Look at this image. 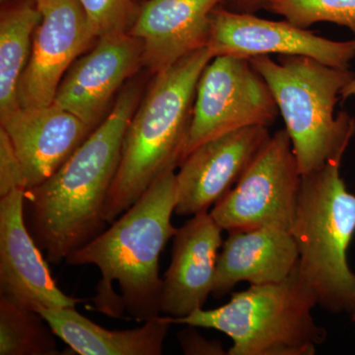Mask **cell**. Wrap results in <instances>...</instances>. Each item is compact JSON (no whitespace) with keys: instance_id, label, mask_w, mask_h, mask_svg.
Instances as JSON below:
<instances>
[{"instance_id":"3957f363","label":"cell","mask_w":355,"mask_h":355,"mask_svg":"<svg viewBox=\"0 0 355 355\" xmlns=\"http://www.w3.org/2000/svg\"><path fill=\"white\" fill-rule=\"evenodd\" d=\"M214 55L207 48L156 74L128 123L105 218L112 223L161 175L184 160L198 79Z\"/></svg>"},{"instance_id":"ac0fdd59","label":"cell","mask_w":355,"mask_h":355,"mask_svg":"<svg viewBox=\"0 0 355 355\" xmlns=\"http://www.w3.org/2000/svg\"><path fill=\"white\" fill-rule=\"evenodd\" d=\"M37 312L58 338L80 355H161L169 333V317H156L140 328L110 331L93 323L76 307L40 308Z\"/></svg>"},{"instance_id":"44dd1931","label":"cell","mask_w":355,"mask_h":355,"mask_svg":"<svg viewBox=\"0 0 355 355\" xmlns=\"http://www.w3.org/2000/svg\"><path fill=\"white\" fill-rule=\"evenodd\" d=\"M265 9L305 29L330 22L355 35V0H268Z\"/></svg>"},{"instance_id":"8992f818","label":"cell","mask_w":355,"mask_h":355,"mask_svg":"<svg viewBox=\"0 0 355 355\" xmlns=\"http://www.w3.org/2000/svg\"><path fill=\"white\" fill-rule=\"evenodd\" d=\"M342 161L301 175L291 228L299 272L316 293L318 305L335 314L355 308V273L347 261L355 234V195L340 176Z\"/></svg>"},{"instance_id":"30bf717a","label":"cell","mask_w":355,"mask_h":355,"mask_svg":"<svg viewBox=\"0 0 355 355\" xmlns=\"http://www.w3.org/2000/svg\"><path fill=\"white\" fill-rule=\"evenodd\" d=\"M207 49L214 57L304 55L330 67L349 69L355 58V39L338 42L318 36L289 21H272L254 13L237 12L222 6L210 14Z\"/></svg>"},{"instance_id":"52a82bcc","label":"cell","mask_w":355,"mask_h":355,"mask_svg":"<svg viewBox=\"0 0 355 355\" xmlns=\"http://www.w3.org/2000/svg\"><path fill=\"white\" fill-rule=\"evenodd\" d=\"M279 114L270 86L248 58L214 57L198 79L184 158L203 142L233 130L270 127Z\"/></svg>"},{"instance_id":"484cf974","label":"cell","mask_w":355,"mask_h":355,"mask_svg":"<svg viewBox=\"0 0 355 355\" xmlns=\"http://www.w3.org/2000/svg\"><path fill=\"white\" fill-rule=\"evenodd\" d=\"M355 96V76L349 83L345 84V87L340 91V98L343 100H347V98Z\"/></svg>"},{"instance_id":"d6986e66","label":"cell","mask_w":355,"mask_h":355,"mask_svg":"<svg viewBox=\"0 0 355 355\" xmlns=\"http://www.w3.org/2000/svg\"><path fill=\"white\" fill-rule=\"evenodd\" d=\"M42 19L36 0L2 8L0 15V121L20 108L18 89Z\"/></svg>"},{"instance_id":"7a4b0ae2","label":"cell","mask_w":355,"mask_h":355,"mask_svg":"<svg viewBox=\"0 0 355 355\" xmlns=\"http://www.w3.org/2000/svg\"><path fill=\"white\" fill-rule=\"evenodd\" d=\"M175 170L161 175L108 229L65 260L99 268L102 279L92 298L98 312L121 319L127 311L139 322L160 314L159 258L178 230L171 221L177 203Z\"/></svg>"},{"instance_id":"603a6c76","label":"cell","mask_w":355,"mask_h":355,"mask_svg":"<svg viewBox=\"0 0 355 355\" xmlns=\"http://www.w3.org/2000/svg\"><path fill=\"white\" fill-rule=\"evenodd\" d=\"M15 189L27 190L22 165L4 128H0V197Z\"/></svg>"},{"instance_id":"ba28073f","label":"cell","mask_w":355,"mask_h":355,"mask_svg":"<svg viewBox=\"0 0 355 355\" xmlns=\"http://www.w3.org/2000/svg\"><path fill=\"white\" fill-rule=\"evenodd\" d=\"M301 174L286 128L272 135L234 188L210 214L223 230H249L265 225L291 230Z\"/></svg>"},{"instance_id":"9a60e30c","label":"cell","mask_w":355,"mask_h":355,"mask_svg":"<svg viewBox=\"0 0 355 355\" xmlns=\"http://www.w3.org/2000/svg\"><path fill=\"white\" fill-rule=\"evenodd\" d=\"M226 0H148L128 34L144 44V67L154 76L207 48L210 14Z\"/></svg>"},{"instance_id":"5bb4252c","label":"cell","mask_w":355,"mask_h":355,"mask_svg":"<svg viewBox=\"0 0 355 355\" xmlns=\"http://www.w3.org/2000/svg\"><path fill=\"white\" fill-rule=\"evenodd\" d=\"M222 231L209 211L193 216L178 228L171 263L162 279L161 313L179 319L202 309L214 288Z\"/></svg>"},{"instance_id":"d4e9b609","label":"cell","mask_w":355,"mask_h":355,"mask_svg":"<svg viewBox=\"0 0 355 355\" xmlns=\"http://www.w3.org/2000/svg\"><path fill=\"white\" fill-rule=\"evenodd\" d=\"M268 0H226L223 7L230 10L243 13H254L265 9Z\"/></svg>"},{"instance_id":"6da1fadb","label":"cell","mask_w":355,"mask_h":355,"mask_svg":"<svg viewBox=\"0 0 355 355\" xmlns=\"http://www.w3.org/2000/svg\"><path fill=\"white\" fill-rule=\"evenodd\" d=\"M141 95L139 83H128L108 116L64 164L44 183L25 191L33 237L50 263L67 260L108 224L107 200L123 137Z\"/></svg>"},{"instance_id":"5b68a950","label":"cell","mask_w":355,"mask_h":355,"mask_svg":"<svg viewBox=\"0 0 355 355\" xmlns=\"http://www.w3.org/2000/svg\"><path fill=\"white\" fill-rule=\"evenodd\" d=\"M316 305V293L297 265L282 282L250 286L216 309L169 320L225 334L233 342L228 355H313L327 338L313 317Z\"/></svg>"},{"instance_id":"4fadbf2b","label":"cell","mask_w":355,"mask_h":355,"mask_svg":"<svg viewBox=\"0 0 355 355\" xmlns=\"http://www.w3.org/2000/svg\"><path fill=\"white\" fill-rule=\"evenodd\" d=\"M25 191L0 200V298L24 309L76 307L83 299L64 293L51 277L40 247L28 231Z\"/></svg>"},{"instance_id":"4316f807","label":"cell","mask_w":355,"mask_h":355,"mask_svg":"<svg viewBox=\"0 0 355 355\" xmlns=\"http://www.w3.org/2000/svg\"><path fill=\"white\" fill-rule=\"evenodd\" d=\"M352 320H354V323L355 324V308L354 310L352 311Z\"/></svg>"},{"instance_id":"cb8c5ba5","label":"cell","mask_w":355,"mask_h":355,"mask_svg":"<svg viewBox=\"0 0 355 355\" xmlns=\"http://www.w3.org/2000/svg\"><path fill=\"white\" fill-rule=\"evenodd\" d=\"M178 340L187 355L227 354L219 340H207L190 324H186V328L178 334Z\"/></svg>"},{"instance_id":"7402d4cb","label":"cell","mask_w":355,"mask_h":355,"mask_svg":"<svg viewBox=\"0 0 355 355\" xmlns=\"http://www.w3.org/2000/svg\"><path fill=\"white\" fill-rule=\"evenodd\" d=\"M97 36L125 33L139 8L133 0H78Z\"/></svg>"},{"instance_id":"2e32d148","label":"cell","mask_w":355,"mask_h":355,"mask_svg":"<svg viewBox=\"0 0 355 355\" xmlns=\"http://www.w3.org/2000/svg\"><path fill=\"white\" fill-rule=\"evenodd\" d=\"M0 123L22 165L26 191L48 180L92 132L76 116L53 103L20 107Z\"/></svg>"},{"instance_id":"9c48e42d","label":"cell","mask_w":355,"mask_h":355,"mask_svg":"<svg viewBox=\"0 0 355 355\" xmlns=\"http://www.w3.org/2000/svg\"><path fill=\"white\" fill-rule=\"evenodd\" d=\"M36 2L42 19L18 89L23 108L53 104L67 70L99 39L78 0Z\"/></svg>"},{"instance_id":"277c9868","label":"cell","mask_w":355,"mask_h":355,"mask_svg":"<svg viewBox=\"0 0 355 355\" xmlns=\"http://www.w3.org/2000/svg\"><path fill=\"white\" fill-rule=\"evenodd\" d=\"M250 62L270 86L286 123L301 175L343 160L355 135V119L335 116L340 91L355 73L304 55H257Z\"/></svg>"},{"instance_id":"8fae6325","label":"cell","mask_w":355,"mask_h":355,"mask_svg":"<svg viewBox=\"0 0 355 355\" xmlns=\"http://www.w3.org/2000/svg\"><path fill=\"white\" fill-rule=\"evenodd\" d=\"M268 127L254 125L207 140L186 156L176 174L175 214L209 211L234 188L270 139Z\"/></svg>"},{"instance_id":"7c38bea8","label":"cell","mask_w":355,"mask_h":355,"mask_svg":"<svg viewBox=\"0 0 355 355\" xmlns=\"http://www.w3.org/2000/svg\"><path fill=\"white\" fill-rule=\"evenodd\" d=\"M144 44L125 33L105 35L67 70L53 104L95 130L114 95L144 67Z\"/></svg>"},{"instance_id":"ffe728a7","label":"cell","mask_w":355,"mask_h":355,"mask_svg":"<svg viewBox=\"0 0 355 355\" xmlns=\"http://www.w3.org/2000/svg\"><path fill=\"white\" fill-rule=\"evenodd\" d=\"M53 336L40 313L0 298V354H60Z\"/></svg>"},{"instance_id":"83f0119b","label":"cell","mask_w":355,"mask_h":355,"mask_svg":"<svg viewBox=\"0 0 355 355\" xmlns=\"http://www.w3.org/2000/svg\"><path fill=\"white\" fill-rule=\"evenodd\" d=\"M1 1H6V0H1Z\"/></svg>"},{"instance_id":"e0dca14e","label":"cell","mask_w":355,"mask_h":355,"mask_svg":"<svg viewBox=\"0 0 355 355\" xmlns=\"http://www.w3.org/2000/svg\"><path fill=\"white\" fill-rule=\"evenodd\" d=\"M298 260L289 229L265 225L230 231L217 260L212 294L220 298L243 282L250 286L282 282L295 270Z\"/></svg>"}]
</instances>
